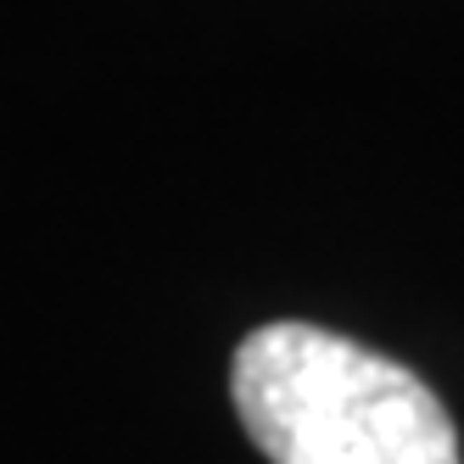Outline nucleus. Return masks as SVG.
<instances>
[{"label": "nucleus", "mask_w": 464, "mask_h": 464, "mask_svg": "<svg viewBox=\"0 0 464 464\" xmlns=\"http://www.w3.org/2000/svg\"><path fill=\"white\" fill-rule=\"evenodd\" d=\"M229 397L269 464H459V430L414 370L303 319L236 347Z\"/></svg>", "instance_id": "obj_1"}]
</instances>
